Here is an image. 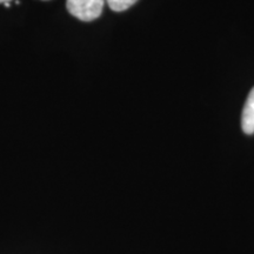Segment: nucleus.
<instances>
[{
  "instance_id": "f257e3e1",
  "label": "nucleus",
  "mask_w": 254,
  "mask_h": 254,
  "mask_svg": "<svg viewBox=\"0 0 254 254\" xmlns=\"http://www.w3.org/2000/svg\"><path fill=\"white\" fill-rule=\"evenodd\" d=\"M105 0H66V7L73 17L92 21L103 13Z\"/></svg>"
},
{
  "instance_id": "f03ea898",
  "label": "nucleus",
  "mask_w": 254,
  "mask_h": 254,
  "mask_svg": "<svg viewBox=\"0 0 254 254\" xmlns=\"http://www.w3.org/2000/svg\"><path fill=\"white\" fill-rule=\"evenodd\" d=\"M241 128L246 134L254 133V87L251 90L241 116Z\"/></svg>"
},
{
  "instance_id": "20e7f679",
  "label": "nucleus",
  "mask_w": 254,
  "mask_h": 254,
  "mask_svg": "<svg viewBox=\"0 0 254 254\" xmlns=\"http://www.w3.org/2000/svg\"><path fill=\"white\" fill-rule=\"evenodd\" d=\"M11 0H0V4H7Z\"/></svg>"
},
{
  "instance_id": "7ed1b4c3",
  "label": "nucleus",
  "mask_w": 254,
  "mask_h": 254,
  "mask_svg": "<svg viewBox=\"0 0 254 254\" xmlns=\"http://www.w3.org/2000/svg\"><path fill=\"white\" fill-rule=\"evenodd\" d=\"M138 0H106L107 5L110 6V8L114 12H123L126 11L127 8H129L133 6Z\"/></svg>"
}]
</instances>
